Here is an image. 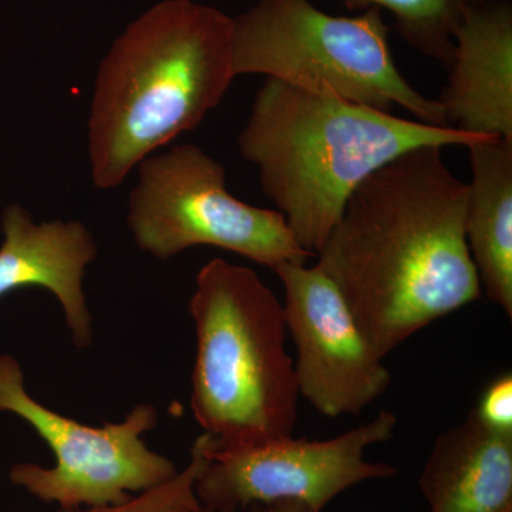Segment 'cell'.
I'll use <instances>...</instances> for the list:
<instances>
[{"label":"cell","instance_id":"6da1fadb","mask_svg":"<svg viewBox=\"0 0 512 512\" xmlns=\"http://www.w3.org/2000/svg\"><path fill=\"white\" fill-rule=\"evenodd\" d=\"M466 205L443 148H414L353 191L316 254L380 356L480 298Z\"/></svg>","mask_w":512,"mask_h":512},{"label":"cell","instance_id":"7a4b0ae2","mask_svg":"<svg viewBox=\"0 0 512 512\" xmlns=\"http://www.w3.org/2000/svg\"><path fill=\"white\" fill-rule=\"evenodd\" d=\"M232 18L195 0H161L103 57L89 116L93 184L113 190L154 151L200 126L234 82Z\"/></svg>","mask_w":512,"mask_h":512},{"label":"cell","instance_id":"3957f363","mask_svg":"<svg viewBox=\"0 0 512 512\" xmlns=\"http://www.w3.org/2000/svg\"><path fill=\"white\" fill-rule=\"evenodd\" d=\"M484 140L490 138L265 79L238 147L258 167L264 194L296 242L315 256L350 195L384 164L414 148H467Z\"/></svg>","mask_w":512,"mask_h":512},{"label":"cell","instance_id":"277c9868","mask_svg":"<svg viewBox=\"0 0 512 512\" xmlns=\"http://www.w3.org/2000/svg\"><path fill=\"white\" fill-rule=\"evenodd\" d=\"M197 336L191 409L210 450L292 436L295 362L284 305L248 266L211 259L188 303Z\"/></svg>","mask_w":512,"mask_h":512},{"label":"cell","instance_id":"5b68a950","mask_svg":"<svg viewBox=\"0 0 512 512\" xmlns=\"http://www.w3.org/2000/svg\"><path fill=\"white\" fill-rule=\"evenodd\" d=\"M382 10L335 16L311 0H258L232 18L235 74L266 79L448 127L439 100L423 96L394 62Z\"/></svg>","mask_w":512,"mask_h":512},{"label":"cell","instance_id":"8992f818","mask_svg":"<svg viewBox=\"0 0 512 512\" xmlns=\"http://www.w3.org/2000/svg\"><path fill=\"white\" fill-rule=\"evenodd\" d=\"M127 224L141 251L168 261L194 247H215L268 266L306 264L284 215L254 207L227 190L224 167L194 144L171 147L137 165Z\"/></svg>","mask_w":512,"mask_h":512},{"label":"cell","instance_id":"52a82bcc","mask_svg":"<svg viewBox=\"0 0 512 512\" xmlns=\"http://www.w3.org/2000/svg\"><path fill=\"white\" fill-rule=\"evenodd\" d=\"M0 412L28 423L55 456V466L13 464L9 481L59 508L104 507L130 500L178 473L170 458L148 448L144 434L158 424L151 404H138L119 423L87 426L36 400L19 360L0 353Z\"/></svg>","mask_w":512,"mask_h":512},{"label":"cell","instance_id":"ba28073f","mask_svg":"<svg viewBox=\"0 0 512 512\" xmlns=\"http://www.w3.org/2000/svg\"><path fill=\"white\" fill-rule=\"evenodd\" d=\"M396 414L375 419L329 440L281 437L252 446L210 450L198 437L205 456L195 483L200 504L241 511L255 504L299 501L313 512L349 488L396 476V467L370 463L367 448L392 439Z\"/></svg>","mask_w":512,"mask_h":512},{"label":"cell","instance_id":"9c48e42d","mask_svg":"<svg viewBox=\"0 0 512 512\" xmlns=\"http://www.w3.org/2000/svg\"><path fill=\"white\" fill-rule=\"evenodd\" d=\"M274 272L285 288L299 396L330 419L362 413L392 383L384 357L318 266L286 262Z\"/></svg>","mask_w":512,"mask_h":512},{"label":"cell","instance_id":"30bf717a","mask_svg":"<svg viewBox=\"0 0 512 512\" xmlns=\"http://www.w3.org/2000/svg\"><path fill=\"white\" fill-rule=\"evenodd\" d=\"M447 67V126L512 143L511 0H464Z\"/></svg>","mask_w":512,"mask_h":512},{"label":"cell","instance_id":"8fae6325","mask_svg":"<svg viewBox=\"0 0 512 512\" xmlns=\"http://www.w3.org/2000/svg\"><path fill=\"white\" fill-rule=\"evenodd\" d=\"M0 298L25 288H43L59 302L74 346L93 343V316L84 292L87 268L99 254L96 239L80 221H33L20 204L0 218Z\"/></svg>","mask_w":512,"mask_h":512},{"label":"cell","instance_id":"7c38bea8","mask_svg":"<svg viewBox=\"0 0 512 512\" xmlns=\"http://www.w3.org/2000/svg\"><path fill=\"white\" fill-rule=\"evenodd\" d=\"M420 488L430 512H512V436L473 416L437 437Z\"/></svg>","mask_w":512,"mask_h":512},{"label":"cell","instance_id":"4fadbf2b","mask_svg":"<svg viewBox=\"0 0 512 512\" xmlns=\"http://www.w3.org/2000/svg\"><path fill=\"white\" fill-rule=\"evenodd\" d=\"M464 231L481 291L512 318V143L490 138L467 147Z\"/></svg>","mask_w":512,"mask_h":512},{"label":"cell","instance_id":"5bb4252c","mask_svg":"<svg viewBox=\"0 0 512 512\" xmlns=\"http://www.w3.org/2000/svg\"><path fill=\"white\" fill-rule=\"evenodd\" d=\"M345 3L350 9L387 10L410 46L444 66L450 63L454 29L464 0H345Z\"/></svg>","mask_w":512,"mask_h":512},{"label":"cell","instance_id":"9a60e30c","mask_svg":"<svg viewBox=\"0 0 512 512\" xmlns=\"http://www.w3.org/2000/svg\"><path fill=\"white\" fill-rule=\"evenodd\" d=\"M204 463V453L195 441L190 463L164 484L134 495L124 503L104 507L59 508L57 512H194L201 505L195 493V483Z\"/></svg>","mask_w":512,"mask_h":512},{"label":"cell","instance_id":"2e32d148","mask_svg":"<svg viewBox=\"0 0 512 512\" xmlns=\"http://www.w3.org/2000/svg\"><path fill=\"white\" fill-rule=\"evenodd\" d=\"M485 429L512 436V376L495 377L485 386L477 406L470 413Z\"/></svg>","mask_w":512,"mask_h":512},{"label":"cell","instance_id":"e0dca14e","mask_svg":"<svg viewBox=\"0 0 512 512\" xmlns=\"http://www.w3.org/2000/svg\"><path fill=\"white\" fill-rule=\"evenodd\" d=\"M238 512H313L311 508L299 501H275L269 504H255Z\"/></svg>","mask_w":512,"mask_h":512},{"label":"cell","instance_id":"ac0fdd59","mask_svg":"<svg viewBox=\"0 0 512 512\" xmlns=\"http://www.w3.org/2000/svg\"><path fill=\"white\" fill-rule=\"evenodd\" d=\"M194 512H238V511H235V510H228V508H212V507H207V505H200V507H198V510H195Z\"/></svg>","mask_w":512,"mask_h":512}]
</instances>
